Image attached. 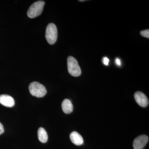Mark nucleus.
<instances>
[{"label": "nucleus", "instance_id": "obj_1", "mask_svg": "<svg viewBox=\"0 0 149 149\" xmlns=\"http://www.w3.org/2000/svg\"><path fill=\"white\" fill-rule=\"evenodd\" d=\"M29 89V93L32 95L38 98L42 97L47 93L45 87L37 82H33L30 83Z\"/></svg>", "mask_w": 149, "mask_h": 149}, {"label": "nucleus", "instance_id": "obj_2", "mask_svg": "<svg viewBox=\"0 0 149 149\" xmlns=\"http://www.w3.org/2000/svg\"><path fill=\"white\" fill-rule=\"evenodd\" d=\"M45 4V2L42 1H37L32 4L27 11L28 17L34 18L40 15L42 12Z\"/></svg>", "mask_w": 149, "mask_h": 149}, {"label": "nucleus", "instance_id": "obj_3", "mask_svg": "<svg viewBox=\"0 0 149 149\" xmlns=\"http://www.w3.org/2000/svg\"><path fill=\"white\" fill-rule=\"evenodd\" d=\"M68 69L70 75L78 77L81 74V70L78 62L73 57L70 56L67 58Z\"/></svg>", "mask_w": 149, "mask_h": 149}, {"label": "nucleus", "instance_id": "obj_4", "mask_svg": "<svg viewBox=\"0 0 149 149\" xmlns=\"http://www.w3.org/2000/svg\"><path fill=\"white\" fill-rule=\"evenodd\" d=\"M45 37L49 44L52 45L56 42L58 37L57 29L55 24L49 23L46 28Z\"/></svg>", "mask_w": 149, "mask_h": 149}, {"label": "nucleus", "instance_id": "obj_5", "mask_svg": "<svg viewBox=\"0 0 149 149\" xmlns=\"http://www.w3.org/2000/svg\"><path fill=\"white\" fill-rule=\"evenodd\" d=\"M148 136L145 135L137 137L133 141V148L135 149H143L148 143Z\"/></svg>", "mask_w": 149, "mask_h": 149}, {"label": "nucleus", "instance_id": "obj_6", "mask_svg": "<svg viewBox=\"0 0 149 149\" xmlns=\"http://www.w3.org/2000/svg\"><path fill=\"white\" fill-rule=\"evenodd\" d=\"M134 97L137 103L140 106L145 107L149 104V100L146 96L142 92L138 91L135 93Z\"/></svg>", "mask_w": 149, "mask_h": 149}, {"label": "nucleus", "instance_id": "obj_7", "mask_svg": "<svg viewBox=\"0 0 149 149\" xmlns=\"http://www.w3.org/2000/svg\"><path fill=\"white\" fill-rule=\"evenodd\" d=\"M0 103L8 107H12L15 104V101L11 96L7 95H0Z\"/></svg>", "mask_w": 149, "mask_h": 149}, {"label": "nucleus", "instance_id": "obj_8", "mask_svg": "<svg viewBox=\"0 0 149 149\" xmlns=\"http://www.w3.org/2000/svg\"><path fill=\"white\" fill-rule=\"evenodd\" d=\"M70 138L71 142L77 146H80L83 143L84 141L82 136L76 131H73L70 133Z\"/></svg>", "mask_w": 149, "mask_h": 149}, {"label": "nucleus", "instance_id": "obj_9", "mask_svg": "<svg viewBox=\"0 0 149 149\" xmlns=\"http://www.w3.org/2000/svg\"><path fill=\"white\" fill-rule=\"evenodd\" d=\"M62 108L65 113L69 114L73 111V107L71 102L68 99H65L62 103Z\"/></svg>", "mask_w": 149, "mask_h": 149}, {"label": "nucleus", "instance_id": "obj_10", "mask_svg": "<svg viewBox=\"0 0 149 149\" xmlns=\"http://www.w3.org/2000/svg\"><path fill=\"white\" fill-rule=\"evenodd\" d=\"M38 139L40 142L45 143L48 141V136L47 131L42 127H40L37 131Z\"/></svg>", "mask_w": 149, "mask_h": 149}, {"label": "nucleus", "instance_id": "obj_11", "mask_svg": "<svg viewBox=\"0 0 149 149\" xmlns=\"http://www.w3.org/2000/svg\"><path fill=\"white\" fill-rule=\"evenodd\" d=\"M140 34L143 37H146V38H149V29H146V30H143L141 31Z\"/></svg>", "mask_w": 149, "mask_h": 149}, {"label": "nucleus", "instance_id": "obj_12", "mask_svg": "<svg viewBox=\"0 0 149 149\" xmlns=\"http://www.w3.org/2000/svg\"><path fill=\"white\" fill-rule=\"evenodd\" d=\"M103 63L105 65H108L109 59L107 57L104 58L103 59Z\"/></svg>", "mask_w": 149, "mask_h": 149}, {"label": "nucleus", "instance_id": "obj_13", "mask_svg": "<svg viewBox=\"0 0 149 149\" xmlns=\"http://www.w3.org/2000/svg\"><path fill=\"white\" fill-rule=\"evenodd\" d=\"M4 132V129L3 126L1 123L0 122V135H1Z\"/></svg>", "mask_w": 149, "mask_h": 149}, {"label": "nucleus", "instance_id": "obj_14", "mask_svg": "<svg viewBox=\"0 0 149 149\" xmlns=\"http://www.w3.org/2000/svg\"><path fill=\"white\" fill-rule=\"evenodd\" d=\"M116 63H117V65H120V60L118 58H117L116 60Z\"/></svg>", "mask_w": 149, "mask_h": 149}]
</instances>
